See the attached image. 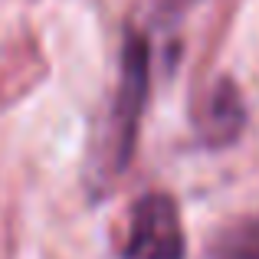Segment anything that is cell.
I'll return each mask as SVG.
<instances>
[{"mask_svg":"<svg viewBox=\"0 0 259 259\" xmlns=\"http://www.w3.org/2000/svg\"><path fill=\"white\" fill-rule=\"evenodd\" d=\"M151 95V39L135 26H125L118 50V82H115V99L108 112L112 125V177L128 171L138 148L141 118ZM108 177V181H112Z\"/></svg>","mask_w":259,"mask_h":259,"instance_id":"6da1fadb","label":"cell"},{"mask_svg":"<svg viewBox=\"0 0 259 259\" xmlns=\"http://www.w3.org/2000/svg\"><path fill=\"white\" fill-rule=\"evenodd\" d=\"M121 259H187L181 207L167 190H145L128 210Z\"/></svg>","mask_w":259,"mask_h":259,"instance_id":"7a4b0ae2","label":"cell"},{"mask_svg":"<svg viewBox=\"0 0 259 259\" xmlns=\"http://www.w3.org/2000/svg\"><path fill=\"white\" fill-rule=\"evenodd\" d=\"M194 125L200 145L210 151H220L240 141V135L246 132V102L233 76H220L207 89Z\"/></svg>","mask_w":259,"mask_h":259,"instance_id":"3957f363","label":"cell"},{"mask_svg":"<svg viewBox=\"0 0 259 259\" xmlns=\"http://www.w3.org/2000/svg\"><path fill=\"white\" fill-rule=\"evenodd\" d=\"M207 259H259V217L223 227L207 249Z\"/></svg>","mask_w":259,"mask_h":259,"instance_id":"277c9868","label":"cell"}]
</instances>
